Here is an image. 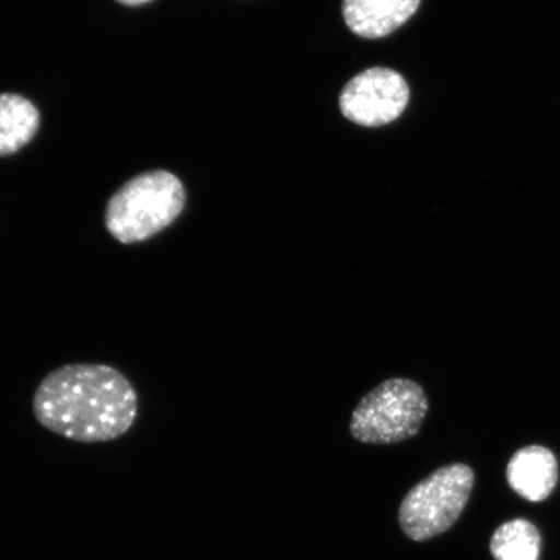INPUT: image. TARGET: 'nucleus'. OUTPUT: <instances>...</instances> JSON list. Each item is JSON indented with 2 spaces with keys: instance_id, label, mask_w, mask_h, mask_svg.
<instances>
[{
  "instance_id": "obj_1",
  "label": "nucleus",
  "mask_w": 560,
  "mask_h": 560,
  "mask_svg": "<svg viewBox=\"0 0 560 560\" xmlns=\"http://www.w3.org/2000/svg\"><path fill=\"white\" fill-rule=\"evenodd\" d=\"M38 423L79 443L125 435L138 415V395L121 371L100 363H69L48 374L33 398Z\"/></svg>"
},
{
  "instance_id": "obj_2",
  "label": "nucleus",
  "mask_w": 560,
  "mask_h": 560,
  "mask_svg": "<svg viewBox=\"0 0 560 560\" xmlns=\"http://www.w3.org/2000/svg\"><path fill=\"white\" fill-rule=\"evenodd\" d=\"M185 205V187L174 174H140L112 196L105 209V226L117 242L142 243L170 228Z\"/></svg>"
},
{
  "instance_id": "obj_3",
  "label": "nucleus",
  "mask_w": 560,
  "mask_h": 560,
  "mask_svg": "<svg viewBox=\"0 0 560 560\" xmlns=\"http://www.w3.org/2000/svg\"><path fill=\"white\" fill-rule=\"evenodd\" d=\"M429 400L420 385L405 377L385 381L362 398L350 420V433L365 444L401 443L418 435Z\"/></svg>"
},
{
  "instance_id": "obj_4",
  "label": "nucleus",
  "mask_w": 560,
  "mask_h": 560,
  "mask_svg": "<svg viewBox=\"0 0 560 560\" xmlns=\"http://www.w3.org/2000/svg\"><path fill=\"white\" fill-rule=\"evenodd\" d=\"M474 471L455 464L439 468L405 497L402 530L411 540L425 541L444 534L457 522L474 487Z\"/></svg>"
},
{
  "instance_id": "obj_5",
  "label": "nucleus",
  "mask_w": 560,
  "mask_h": 560,
  "mask_svg": "<svg viewBox=\"0 0 560 560\" xmlns=\"http://www.w3.org/2000/svg\"><path fill=\"white\" fill-rule=\"evenodd\" d=\"M404 77L388 68H371L355 75L340 95V109L348 120L361 126L394 122L409 103Z\"/></svg>"
},
{
  "instance_id": "obj_6",
  "label": "nucleus",
  "mask_w": 560,
  "mask_h": 560,
  "mask_svg": "<svg viewBox=\"0 0 560 560\" xmlns=\"http://www.w3.org/2000/svg\"><path fill=\"white\" fill-rule=\"evenodd\" d=\"M419 5L420 0H342V15L360 37L380 39L401 27Z\"/></svg>"
},
{
  "instance_id": "obj_7",
  "label": "nucleus",
  "mask_w": 560,
  "mask_h": 560,
  "mask_svg": "<svg viewBox=\"0 0 560 560\" xmlns=\"http://www.w3.org/2000/svg\"><path fill=\"white\" fill-rule=\"evenodd\" d=\"M508 481L525 500L540 502L548 499L558 481L555 454L544 446L523 447L509 462Z\"/></svg>"
},
{
  "instance_id": "obj_8",
  "label": "nucleus",
  "mask_w": 560,
  "mask_h": 560,
  "mask_svg": "<svg viewBox=\"0 0 560 560\" xmlns=\"http://www.w3.org/2000/svg\"><path fill=\"white\" fill-rule=\"evenodd\" d=\"M40 116L35 105L18 94L0 95V156L23 149L38 131Z\"/></svg>"
},
{
  "instance_id": "obj_9",
  "label": "nucleus",
  "mask_w": 560,
  "mask_h": 560,
  "mask_svg": "<svg viewBox=\"0 0 560 560\" xmlns=\"http://www.w3.org/2000/svg\"><path fill=\"white\" fill-rule=\"evenodd\" d=\"M490 551L495 560H538L541 536L530 522L514 520L494 532Z\"/></svg>"
},
{
  "instance_id": "obj_10",
  "label": "nucleus",
  "mask_w": 560,
  "mask_h": 560,
  "mask_svg": "<svg viewBox=\"0 0 560 560\" xmlns=\"http://www.w3.org/2000/svg\"><path fill=\"white\" fill-rule=\"evenodd\" d=\"M117 2L124 5L138 7L143 5L145 3H150L151 0H117Z\"/></svg>"
}]
</instances>
